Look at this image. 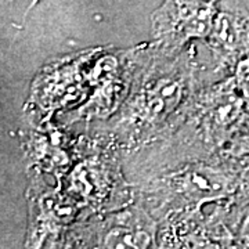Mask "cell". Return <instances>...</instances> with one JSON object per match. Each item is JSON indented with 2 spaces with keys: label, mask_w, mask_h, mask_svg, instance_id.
<instances>
[{
  "label": "cell",
  "mask_w": 249,
  "mask_h": 249,
  "mask_svg": "<svg viewBox=\"0 0 249 249\" xmlns=\"http://www.w3.org/2000/svg\"><path fill=\"white\" fill-rule=\"evenodd\" d=\"M152 53L142 55L134 68L130 94L116 116L112 132L124 145L160 139L172 129L191 103L194 67L191 55L173 52L154 42Z\"/></svg>",
  "instance_id": "1"
},
{
  "label": "cell",
  "mask_w": 249,
  "mask_h": 249,
  "mask_svg": "<svg viewBox=\"0 0 249 249\" xmlns=\"http://www.w3.org/2000/svg\"><path fill=\"white\" fill-rule=\"evenodd\" d=\"M244 175L238 168L223 163H194L178 169L163 178H157L151 188H144L145 196L155 198L157 212L166 208V213L194 211L206 201L224 199L237 193Z\"/></svg>",
  "instance_id": "2"
},
{
  "label": "cell",
  "mask_w": 249,
  "mask_h": 249,
  "mask_svg": "<svg viewBox=\"0 0 249 249\" xmlns=\"http://www.w3.org/2000/svg\"><path fill=\"white\" fill-rule=\"evenodd\" d=\"M96 53L97 50L82 52L47 65L32 85L29 106L50 116L60 108L80 103L91 89L90 64Z\"/></svg>",
  "instance_id": "3"
},
{
  "label": "cell",
  "mask_w": 249,
  "mask_h": 249,
  "mask_svg": "<svg viewBox=\"0 0 249 249\" xmlns=\"http://www.w3.org/2000/svg\"><path fill=\"white\" fill-rule=\"evenodd\" d=\"M220 0H163L151 14L155 43L181 52L193 39L209 37L219 14Z\"/></svg>",
  "instance_id": "4"
},
{
  "label": "cell",
  "mask_w": 249,
  "mask_h": 249,
  "mask_svg": "<svg viewBox=\"0 0 249 249\" xmlns=\"http://www.w3.org/2000/svg\"><path fill=\"white\" fill-rule=\"evenodd\" d=\"M157 229L152 214L142 204H136L82 227L76 235L80 247L148 248L155 247Z\"/></svg>",
  "instance_id": "5"
},
{
  "label": "cell",
  "mask_w": 249,
  "mask_h": 249,
  "mask_svg": "<svg viewBox=\"0 0 249 249\" xmlns=\"http://www.w3.org/2000/svg\"><path fill=\"white\" fill-rule=\"evenodd\" d=\"M111 162L101 157H90L80 160L72 170L65 187L67 196L76 206H96L107 208V201L114 202L112 194L116 193L118 173Z\"/></svg>",
  "instance_id": "6"
},
{
  "label": "cell",
  "mask_w": 249,
  "mask_h": 249,
  "mask_svg": "<svg viewBox=\"0 0 249 249\" xmlns=\"http://www.w3.org/2000/svg\"><path fill=\"white\" fill-rule=\"evenodd\" d=\"M235 83L249 106V55L240 58L235 64Z\"/></svg>",
  "instance_id": "7"
},
{
  "label": "cell",
  "mask_w": 249,
  "mask_h": 249,
  "mask_svg": "<svg viewBox=\"0 0 249 249\" xmlns=\"http://www.w3.org/2000/svg\"><path fill=\"white\" fill-rule=\"evenodd\" d=\"M237 241L241 244V247L249 248V208L244 211L241 216V222L237 229Z\"/></svg>",
  "instance_id": "8"
},
{
  "label": "cell",
  "mask_w": 249,
  "mask_h": 249,
  "mask_svg": "<svg viewBox=\"0 0 249 249\" xmlns=\"http://www.w3.org/2000/svg\"><path fill=\"white\" fill-rule=\"evenodd\" d=\"M37 1H39V0H32V1H31V6L28 7V10H31L32 7H34V6H36V4H37ZM28 10H27V11H28Z\"/></svg>",
  "instance_id": "9"
}]
</instances>
